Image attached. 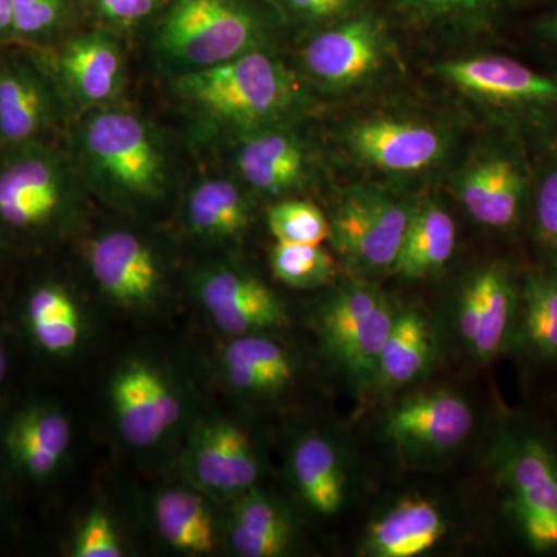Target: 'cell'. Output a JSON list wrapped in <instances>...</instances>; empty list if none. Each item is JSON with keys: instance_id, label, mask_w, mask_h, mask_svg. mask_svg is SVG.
Returning <instances> with one entry per match:
<instances>
[{"instance_id": "obj_27", "label": "cell", "mask_w": 557, "mask_h": 557, "mask_svg": "<svg viewBox=\"0 0 557 557\" xmlns=\"http://www.w3.org/2000/svg\"><path fill=\"white\" fill-rule=\"evenodd\" d=\"M186 222L201 239H236L249 223L248 201L231 180H201L186 199Z\"/></svg>"}, {"instance_id": "obj_18", "label": "cell", "mask_w": 557, "mask_h": 557, "mask_svg": "<svg viewBox=\"0 0 557 557\" xmlns=\"http://www.w3.org/2000/svg\"><path fill=\"white\" fill-rule=\"evenodd\" d=\"M381 53L375 25L358 20L319 33L304 49L302 61L310 75L322 83L350 86L380 67Z\"/></svg>"}, {"instance_id": "obj_25", "label": "cell", "mask_w": 557, "mask_h": 557, "mask_svg": "<svg viewBox=\"0 0 557 557\" xmlns=\"http://www.w3.org/2000/svg\"><path fill=\"white\" fill-rule=\"evenodd\" d=\"M456 223L435 203L413 209L392 271L406 278H423L448 263L456 248Z\"/></svg>"}, {"instance_id": "obj_14", "label": "cell", "mask_w": 557, "mask_h": 557, "mask_svg": "<svg viewBox=\"0 0 557 557\" xmlns=\"http://www.w3.org/2000/svg\"><path fill=\"white\" fill-rule=\"evenodd\" d=\"M474 428V412L453 392L417 395L388 412L384 432L403 448L443 453L460 446Z\"/></svg>"}, {"instance_id": "obj_33", "label": "cell", "mask_w": 557, "mask_h": 557, "mask_svg": "<svg viewBox=\"0 0 557 557\" xmlns=\"http://www.w3.org/2000/svg\"><path fill=\"white\" fill-rule=\"evenodd\" d=\"M270 265L277 281L296 289L322 287L335 276V262L321 245L276 242Z\"/></svg>"}, {"instance_id": "obj_35", "label": "cell", "mask_w": 557, "mask_h": 557, "mask_svg": "<svg viewBox=\"0 0 557 557\" xmlns=\"http://www.w3.org/2000/svg\"><path fill=\"white\" fill-rule=\"evenodd\" d=\"M72 555L75 557H121L124 548L112 519L101 509L89 512L75 541Z\"/></svg>"}, {"instance_id": "obj_9", "label": "cell", "mask_w": 557, "mask_h": 557, "mask_svg": "<svg viewBox=\"0 0 557 557\" xmlns=\"http://www.w3.org/2000/svg\"><path fill=\"white\" fill-rule=\"evenodd\" d=\"M67 98L70 108L113 106L126 84V62L110 33H76L49 50H39Z\"/></svg>"}, {"instance_id": "obj_21", "label": "cell", "mask_w": 557, "mask_h": 557, "mask_svg": "<svg viewBox=\"0 0 557 557\" xmlns=\"http://www.w3.org/2000/svg\"><path fill=\"white\" fill-rule=\"evenodd\" d=\"M14 467L30 479H49L72 445V426L61 410L38 405L21 410L3 437Z\"/></svg>"}, {"instance_id": "obj_31", "label": "cell", "mask_w": 557, "mask_h": 557, "mask_svg": "<svg viewBox=\"0 0 557 557\" xmlns=\"http://www.w3.org/2000/svg\"><path fill=\"white\" fill-rule=\"evenodd\" d=\"M432 355V336L423 314L406 310L395 317L381 348L375 379L387 386L412 383L426 370Z\"/></svg>"}, {"instance_id": "obj_20", "label": "cell", "mask_w": 557, "mask_h": 557, "mask_svg": "<svg viewBox=\"0 0 557 557\" xmlns=\"http://www.w3.org/2000/svg\"><path fill=\"white\" fill-rule=\"evenodd\" d=\"M236 164L251 188L270 196L299 188L309 175V160L299 138L281 126L244 135Z\"/></svg>"}, {"instance_id": "obj_22", "label": "cell", "mask_w": 557, "mask_h": 557, "mask_svg": "<svg viewBox=\"0 0 557 557\" xmlns=\"http://www.w3.org/2000/svg\"><path fill=\"white\" fill-rule=\"evenodd\" d=\"M442 511L432 502L409 497L370 527L364 549L373 557H417L437 547L446 533Z\"/></svg>"}, {"instance_id": "obj_12", "label": "cell", "mask_w": 557, "mask_h": 557, "mask_svg": "<svg viewBox=\"0 0 557 557\" xmlns=\"http://www.w3.org/2000/svg\"><path fill=\"white\" fill-rule=\"evenodd\" d=\"M519 288L504 265H491L469 282L458 304V332L468 350L487 362L511 343Z\"/></svg>"}, {"instance_id": "obj_24", "label": "cell", "mask_w": 557, "mask_h": 557, "mask_svg": "<svg viewBox=\"0 0 557 557\" xmlns=\"http://www.w3.org/2000/svg\"><path fill=\"white\" fill-rule=\"evenodd\" d=\"M511 341L539 361L557 359V270L531 271L523 278Z\"/></svg>"}, {"instance_id": "obj_23", "label": "cell", "mask_w": 557, "mask_h": 557, "mask_svg": "<svg viewBox=\"0 0 557 557\" xmlns=\"http://www.w3.org/2000/svg\"><path fill=\"white\" fill-rule=\"evenodd\" d=\"M222 364L231 386L244 394H273L295 375L288 351L259 333L231 341L223 350Z\"/></svg>"}, {"instance_id": "obj_3", "label": "cell", "mask_w": 557, "mask_h": 557, "mask_svg": "<svg viewBox=\"0 0 557 557\" xmlns=\"http://www.w3.org/2000/svg\"><path fill=\"white\" fill-rule=\"evenodd\" d=\"M83 185L72 150L51 139L0 148V237L25 245L53 239L78 214Z\"/></svg>"}, {"instance_id": "obj_17", "label": "cell", "mask_w": 557, "mask_h": 557, "mask_svg": "<svg viewBox=\"0 0 557 557\" xmlns=\"http://www.w3.org/2000/svg\"><path fill=\"white\" fill-rule=\"evenodd\" d=\"M348 143L362 160L388 172L426 170L443 153L438 132L412 121H362L348 134Z\"/></svg>"}, {"instance_id": "obj_4", "label": "cell", "mask_w": 557, "mask_h": 557, "mask_svg": "<svg viewBox=\"0 0 557 557\" xmlns=\"http://www.w3.org/2000/svg\"><path fill=\"white\" fill-rule=\"evenodd\" d=\"M267 25L251 0H166L150 49L172 78L263 49Z\"/></svg>"}, {"instance_id": "obj_39", "label": "cell", "mask_w": 557, "mask_h": 557, "mask_svg": "<svg viewBox=\"0 0 557 557\" xmlns=\"http://www.w3.org/2000/svg\"><path fill=\"white\" fill-rule=\"evenodd\" d=\"M14 46L13 10L11 0H0V49Z\"/></svg>"}, {"instance_id": "obj_37", "label": "cell", "mask_w": 557, "mask_h": 557, "mask_svg": "<svg viewBox=\"0 0 557 557\" xmlns=\"http://www.w3.org/2000/svg\"><path fill=\"white\" fill-rule=\"evenodd\" d=\"M166 0H91L102 20L120 27H131L160 13Z\"/></svg>"}, {"instance_id": "obj_43", "label": "cell", "mask_w": 557, "mask_h": 557, "mask_svg": "<svg viewBox=\"0 0 557 557\" xmlns=\"http://www.w3.org/2000/svg\"><path fill=\"white\" fill-rule=\"evenodd\" d=\"M3 50H5V49H0V64H2Z\"/></svg>"}, {"instance_id": "obj_5", "label": "cell", "mask_w": 557, "mask_h": 557, "mask_svg": "<svg viewBox=\"0 0 557 557\" xmlns=\"http://www.w3.org/2000/svg\"><path fill=\"white\" fill-rule=\"evenodd\" d=\"M498 479L507 491L509 516L528 547L557 549V458L533 434H507L498 445Z\"/></svg>"}, {"instance_id": "obj_34", "label": "cell", "mask_w": 557, "mask_h": 557, "mask_svg": "<svg viewBox=\"0 0 557 557\" xmlns=\"http://www.w3.org/2000/svg\"><path fill=\"white\" fill-rule=\"evenodd\" d=\"M267 223L277 242L322 245L330 239L327 218L310 201H278L267 212Z\"/></svg>"}, {"instance_id": "obj_7", "label": "cell", "mask_w": 557, "mask_h": 557, "mask_svg": "<svg viewBox=\"0 0 557 557\" xmlns=\"http://www.w3.org/2000/svg\"><path fill=\"white\" fill-rule=\"evenodd\" d=\"M395 313L383 293L347 285L330 296L318 313L321 341L330 357L358 380L375 379L381 348Z\"/></svg>"}, {"instance_id": "obj_11", "label": "cell", "mask_w": 557, "mask_h": 557, "mask_svg": "<svg viewBox=\"0 0 557 557\" xmlns=\"http://www.w3.org/2000/svg\"><path fill=\"white\" fill-rule=\"evenodd\" d=\"M89 269L101 292L126 309H145L159 298L163 269L148 242L129 231H109L91 240Z\"/></svg>"}, {"instance_id": "obj_41", "label": "cell", "mask_w": 557, "mask_h": 557, "mask_svg": "<svg viewBox=\"0 0 557 557\" xmlns=\"http://www.w3.org/2000/svg\"><path fill=\"white\" fill-rule=\"evenodd\" d=\"M7 369H9V362H7L5 350H3L2 344H0V386H2L3 380H5Z\"/></svg>"}, {"instance_id": "obj_36", "label": "cell", "mask_w": 557, "mask_h": 557, "mask_svg": "<svg viewBox=\"0 0 557 557\" xmlns=\"http://www.w3.org/2000/svg\"><path fill=\"white\" fill-rule=\"evenodd\" d=\"M534 218L539 240L557 251V168L549 171L539 185Z\"/></svg>"}, {"instance_id": "obj_1", "label": "cell", "mask_w": 557, "mask_h": 557, "mask_svg": "<svg viewBox=\"0 0 557 557\" xmlns=\"http://www.w3.org/2000/svg\"><path fill=\"white\" fill-rule=\"evenodd\" d=\"M172 90L207 134L236 138L281 126L302 102L295 76L263 49L174 76Z\"/></svg>"}, {"instance_id": "obj_30", "label": "cell", "mask_w": 557, "mask_h": 557, "mask_svg": "<svg viewBox=\"0 0 557 557\" xmlns=\"http://www.w3.org/2000/svg\"><path fill=\"white\" fill-rule=\"evenodd\" d=\"M153 518L163 541L186 555H209L215 547V528L205 502L186 490L160 494Z\"/></svg>"}, {"instance_id": "obj_2", "label": "cell", "mask_w": 557, "mask_h": 557, "mask_svg": "<svg viewBox=\"0 0 557 557\" xmlns=\"http://www.w3.org/2000/svg\"><path fill=\"white\" fill-rule=\"evenodd\" d=\"M73 159L84 183L120 207L159 200L170 182V159L156 126L134 110H87L73 132Z\"/></svg>"}, {"instance_id": "obj_16", "label": "cell", "mask_w": 557, "mask_h": 557, "mask_svg": "<svg viewBox=\"0 0 557 557\" xmlns=\"http://www.w3.org/2000/svg\"><path fill=\"white\" fill-rule=\"evenodd\" d=\"M190 472L201 486L218 493L249 490L259 478V463L244 429L226 420L199 428L189 454Z\"/></svg>"}, {"instance_id": "obj_6", "label": "cell", "mask_w": 557, "mask_h": 557, "mask_svg": "<svg viewBox=\"0 0 557 557\" xmlns=\"http://www.w3.org/2000/svg\"><path fill=\"white\" fill-rule=\"evenodd\" d=\"M70 104L39 50L11 46L0 64V148L51 139Z\"/></svg>"}, {"instance_id": "obj_8", "label": "cell", "mask_w": 557, "mask_h": 557, "mask_svg": "<svg viewBox=\"0 0 557 557\" xmlns=\"http://www.w3.org/2000/svg\"><path fill=\"white\" fill-rule=\"evenodd\" d=\"M412 212L383 190L351 189L330 222V239L358 270H392Z\"/></svg>"}, {"instance_id": "obj_26", "label": "cell", "mask_w": 557, "mask_h": 557, "mask_svg": "<svg viewBox=\"0 0 557 557\" xmlns=\"http://www.w3.org/2000/svg\"><path fill=\"white\" fill-rule=\"evenodd\" d=\"M292 472L300 497L321 516H335L346 496L338 450L327 438L309 434L292 450Z\"/></svg>"}, {"instance_id": "obj_10", "label": "cell", "mask_w": 557, "mask_h": 557, "mask_svg": "<svg viewBox=\"0 0 557 557\" xmlns=\"http://www.w3.org/2000/svg\"><path fill=\"white\" fill-rule=\"evenodd\" d=\"M110 401L121 437L135 448H148L182 417V406L168 380L152 366L134 361L110 384Z\"/></svg>"}, {"instance_id": "obj_19", "label": "cell", "mask_w": 557, "mask_h": 557, "mask_svg": "<svg viewBox=\"0 0 557 557\" xmlns=\"http://www.w3.org/2000/svg\"><path fill=\"white\" fill-rule=\"evenodd\" d=\"M461 203L480 225L508 230L519 222L525 201V180L515 161L490 156L472 164L460 183Z\"/></svg>"}, {"instance_id": "obj_13", "label": "cell", "mask_w": 557, "mask_h": 557, "mask_svg": "<svg viewBox=\"0 0 557 557\" xmlns=\"http://www.w3.org/2000/svg\"><path fill=\"white\" fill-rule=\"evenodd\" d=\"M197 292L214 324L228 335H252L287 324V311L276 293L244 271L228 267L205 270Z\"/></svg>"}, {"instance_id": "obj_42", "label": "cell", "mask_w": 557, "mask_h": 557, "mask_svg": "<svg viewBox=\"0 0 557 557\" xmlns=\"http://www.w3.org/2000/svg\"><path fill=\"white\" fill-rule=\"evenodd\" d=\"M552 33H553V36H555V38L557 39V20L555 22H553Z\"/></svg>"}, {"instance_id": "obj_38", "label": "cell", "mask_w": 557, "mask_h": 557, "mask_svg": "<svg viewBox=\"0 0 557 557\" xmlns=\"http://www.w3.org/2000/svg\"><path fill=\"white\" fill-rule=\"evenodd\" d=\"M348 0H285V3L299 16L307 20H327L338 14Z\"/></svg>"}, {"instance_id": "obj_28", "label": "cell", "mask_w": 557, "mask_h": 557, "mask_svg": "<svg viewBox=\"0 0 557 557\" xmlns=\"http://www.w3.org/2000/svg\"><path fill=\"white\" fill-rule=\"evenodd\" d=\"M292 541V523L277 502L258 491L242 498L230 530V542L237 555L282 556L288 552Z\"/></svg>"}, {"instance_id": "obj_40", "label": "cell", "mask_w": 557, "mask_h": 557, "mask_svg": "<svg viewBox=\"0 0 557 557\" xmlns=\"http://www.w3.org/2000/svg\"><path fill=\"white\" fill-rule=\"evenodd\" d=\"M417 2L434 9H469L478 5L480 0H417Z\"/></svg>"}, {"instance_id": "obj_29", "label": "cell", "mask_w": 557, "mask_h": 557, "mask_svg": "<svg viewBox=\"0 0 557 557\" xmlns=\"http://www.w3.org/2000/svg\"><path fill=\"white\" fill-rule=\"evenodd\" d=\"M25 321L33 341L46 354L64 357L78 347L81 314L72 295L54 282L32 289L25 304Z\"/></svg>"}, {"instance_id": "obj_15", "label": "cell", "mask_w": 557, "mask_h": 557, "mask_svg": "<svg viewBox=\"0 0 557 557\" xmlns=\"http://www.w3.org/2000/svg\"><path fill=\"white\" fill-rule=\"evenodd\" d=\"M440 78L458 89L508 104L557 106V83L520 62L502 57L468 58L435 67Z\"/></svg>"}, {"instance_id": "obj_32", "label": "cell", "mask_w": 557, "mask_h": 557, "mask_svg": "<svg viewBox=\"0 0 557 557\" xmlns=\"http://www.w3.org/2000/svg\"><path fill=\"white\" fill-rule=\"evenodd\" d=\"M78 0H11L14 46L49 50L67 38Z\"/></svg>"}]
</instances>
